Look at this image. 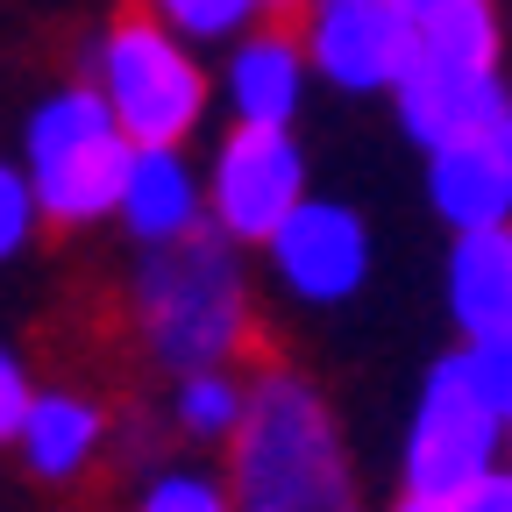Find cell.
<instances>
[{
    "mask_svg": "<svg viewBox=\"0 0 512 512\" xmlns=\"http://www.w3.org/2000/svg\"><path fill=\"white\" fill-rule=\"evenodd\" d=\"M228 491L235 512H356L342 427L299 370L249 377V413L228 441Z\"/></svg>",
    "mask_w": 512,
    "mask_h": 512,
    "instance_id": "6da1fadb",
    "label": "cell"
},
{
    "mask_svg": "<svg viewBox=\"0 0 512 512\" xmlns=\"http://www.w3.org/2000/svg\"><path fill=\"white\" fill-rule=\"evenodd\" d=\"M242 242H228L214 221L185 242L143 249L128 313L143 328V349L164 370H221L249 342V278H242Z\"/></svg>",
    "mask_w": 512,
    "mask_h": 512,
    "instance_id": "7a4b0ae2",
    "label": "cell"
},
{
    "mask_svg": "<svg viewBox=\"0 0 512 512\" xmlns=\"http://www.w3.org/2000/svg\"><path fill=\"white\" fill-rule=\"evenodd\" d=\"M136 157V136L121 128V114L107 107V93L86 86H57L29 107L22 128V171L43 200L50 228H93L121 207V178Z\"/></svg>",
    "mask_w": 512,
    "mask_h": 512,
    "instance_id": "3957f363",
    "label": "cell"
},
{
    "mask_svg": "<svg viewBox=\"0 0 512 512\" xmlns=\"http://www.w3.org/2000/svg\"><path fill=\"white\" fill-rule=\"evenodd\" d=\"M93 86L107 93V107L121 114V128L136 143H185L214 100V79H207L200 50H192V36L150 8L107 22L100 57H93Z\"/></svg>",
    "mask_w": 512,
    "mask_h": 512,
    "instance_id": "277c9868",
    "label": "cell"
},
{
    "mask_svg": "<svg viewBox=\"0 0 512 512\" xmlns=\"http://www.w3.org/2000/svg\"><path fill=\"white\" fill-rule=\"evenodd\" d=\"M505 420L470 392V377L456 370V356H441L420 384V406H413V427H406V456H399V477L413 498H463L477 477L498 470V448H505Z\"/></svg>",
    "mask_w": 512,
    "mask_h": 512,
    "instance_id": "5b68a950",
    "label": "cell"
},
{
    "mask_svg": "<svg viewBox=\"0 0 512 512\" xmlns=\"http://www.w3.org/2000/svg\"><path fill=\"white\" fill-rule=\"evenodd\" d=\"M306 200V157L292 143V128H228L214 164H207V207L228 242L264 249Z\"/></svg>",
    "mask_w": 512,
    "mask_h": 512,
    "instance_id": "8992f818",
    "label": "cell"
},
{
    "mask_svg": "<svg viewBox=\"0 0 512 512\" xmlns=\"http://www.w3.org/2000/svg\"><path fill=\"white\" fill-rule=\"evenodd\" d=\"M299 43L313 57V79L342 93H392L420 57V22L399 0H306Z\"/></svg>",
    "mask_w": 512,
    "mask_h": 512,
    "instance_id": "52a82bcc",
    "label": "cell"
},
{
    "mask_svg": "<svg viewBox=\"0 0 512 512\" xmlns=\"http://www.w3.org/2000/svg\"><path fill=\"white\" fill-rule=\"evenodd\" d=\"M264 264H271V278H278L292 299H306V306H342V299H356L363 278H370V228H363L356 207L313 200V192H306L299 214L264 242Z\"/></svg>",
    "mask_w": 512,
    "mask_h": 512,
    "instance_id": "ba28073f",
    "label": "cell"
},
{
    "mask_svg": "<svg viewBox=\"0 0 512 512\" xmlns=\"http://www.w3.org/2000/svg\"><path fill=\"white\" fill-rule=\"evenodd\" d=\"M392 107L406 121V136L434 157L448 143H477L512 114V93L498 72H477V64H441V57H413V72L392 86Z\"/></svg>",
    "mask_w": 512,
    "mask_h": 512,
    "instance_id": "9c48e42d",
    "label": "cell"
},
{
    "mask_svg": "<svg viewBox=\"0 0 512 512\" xmlns=\"http://www.w3.org/2000/svg\"><path fill=\"white\" fill-rule=\"evenodd\" d=\"M121 235H136V249H164L185 242L214 221L207 207V171L185 157V143H136L121 178V207H114Z\"/></svg>",
    "mask_w": 512,
    "mask_h": 512,
    "instance_id": "30bf717a",
    "label": "cell"
},
{
    "mask_svg": "<svg viewBox=\"0 0 512 512\" xmlns=\"http://www.w3.org/2000/svg\"><path fill=\"white\" fill-rule=\"evenodd\" d=\"M313 57L292 29H242L221 57V100L242 128H292L306 107Z\"/></svg>",
    "mask_w": 512,
    "mask_h": 512,
    "instance_id": "8fae6325",
    "label": "cell"
},
{
    "mask_svg": "<svg viewBox=\"0 0 512 512\" xmlns=\"http://www.w3.org/2000/svg\"><path fill=\"white\" fill-rule=\"evenodd\" d=\"M427 200L456 235L512 228V136L448 143L427 157Z\"/></svg>",
    "mask_w": 512,
    "mask_h": 512,
    "instance_id": "7c38bea8",
    "label": "cell"
},
{
    "mask_svg": "<svg viewBox=\"0 0 512 512\" xmlns=\"http://www.w3.org/2000/svg\"><path fill=\"white\" fill-rule=\"evenodd\" d=\"M441 285H448V320L463 328V342L512 335V228L456 235Z\"/></svg>",
    "mask_w": 512,
    "mask_h": 512,
    "instance_id": "4fadbf2b",
    "label": "cell"
},
{
    "mask_svg": "<svg viewBox=\"0 0 512 512\" xmlns=\"http://www.w3.org/2000/svg\"><path fill=\"white\" fill-rule=\"evenodd\" d=\"M22 463L36 477H79L93 463V448H100V406L79 399V392H36L29 420H22Z\"/></svg>",
    "mask_w": 512,
    "mask_h": 512,
    "instance_id": "5bb4252c",
    "label": "cell"
},
{
    "mask_svg": "<svg viewBox=\"0 0 512 512\" xmlns=\"http://www.w3.org/2000/svg\"><path fill=\"white\" fill-rule=\"evenodd\" d=\"M242 413H249V384L221 363V370H185L178 377V399H171V420L185 441H235L242 434Z\"/></svg>",
    "mask_w": 512,
    "mask_h": 512,
    "instance_id": "9a60e30c",
    "label": "cell"
},
{
    "mask_svg": "<svg viewBox=\"0 0 512 512\" xmlns=\"http://www.w3.org/2000/svg\"><path fill=\"white\" fill-rule=\"evenodd\" d=\"M420 57L498 72V15H491V0H448V8H434L420 22Z\"/></svg>",
    "mask_w": 512,
    "mask_h": 512,
    "instance_id": "2e32d148",
    "label": "cell"
},
{
    "mask_svg": "<svg viewBox=\"0 0 512 512\" xmlns=\"http://www.w3.org/2000/svg\"><path fill=\"white\" fill-rule=\"evenodd\" d=\"M150 15H164L171 29H185L192 43H235L271 0H143Z\"/></svg>",
    "mask_w": 512,
    "mask_h": 512,
    "instance_id": "e0dca14e",
    "label": "cell"
},
{
    "mask_svg": "<svg viewBox=\"0 0 512 512\" xmlns=\"http://www.w3.org/2000/svg\"><path fill=\"white\" fill-rule=\"evenodd\" d=\"M456 370L470 377V392L512 427V335H484V342H463L456 349Z\"/></svg>",
    "mask_w": 512,
    "mask_h": 512,
    "instance_id": "ac0fdd59",
    "label": "cell"
},
{
    "mask_svg": "<svg viewBox=\"0 0 512 512\" xmlns=\"http://www.w3.org/2000/svg\"><path fill=\"white\" fill-rule=\"evenodd\" d=\"M136 512H235V491L228 477H207V470H164L150 477Z\"/></svg>",
    "mask_w": 512,
    "mask_h": 512,
    "instance_id": "d6986e66",
    "label": "cell"
},
{
    "mask_svg": "<svg viewBox=\"0 0 512 512\" xmlns=\"http://www.w3.org/2000/svg\"><path fill=\"white\" fill-rule=\"evenodd\" d=\"M36 221H43V200L22 164H0V264H15V256L36 242Z\"/></svg>",
    "mask_w": 512,
    "mask_h": 512,
    "instance_id": "ffe728a7",
    "label": "cell"
},
{
    "mask_svg": "<svg viewBox=\"0 0 512 512\" xmlns=\"http://www.w3.org/2000/svg\"><path fill=\"white\" fill-rule=\"evenodd\" d=\"M29 406H36V384H29L22 356H15L8 342H0V441H15V434H22Z\"/></svg>",
    "mask_w": 512,
    "mask_h": 512,
    "instance_id": "44dd1931",
    "label": "cell"
},
{
    "mask_svg": "<svg viewBox=\"0 0 512 512\" xmlns=\"http://www.w3.org/2000/svg\"><path fill=\"white\" fill-rule=\"evenodd\" d=\"M448 512H512V470H491V477H477L463 498H448Z\"/></svg>",
    "mask_w": 512,
    "mask_h": 512,
    "instance_id": "7402d4cb",
    "label": "cell"
},
{
    "mask_svg": "<svg viewBox=\"0 0 512 512\" xmlns=\"http://www.w3.org/2000/svg\"><path fill=\"white\" fill-rule=\"evenodd\" d=\"M392 512H448V505H434V498H413V491H406V498H399Z\"/></svg>",
    "mask_w": 512,
    "mask_h": 512,
    "instance_id": "603a6c76",
    "label": "cell"
},
{
    "mask_svg": "<svg viewBox=\"0 0 512 512\" xmlns=\"http://www.w3.org/2000/svg\"><path fill=\"white\" fill-rule=\"evenodd\" d=\"M399 8H406V15H413V22H427V15H434V8H448V0H399Z\"/></svg>",
    "mask_w": 512,
    "mask_h": 512,
    "instance_id": "cb8c5ba5",
    "label": "cell"
},
{
    "mask_svg": "<svg viewBox=\"0 0 512 512\" xmlns=\"http://www.w3.org/2000/svg\"><path fill=\"white\" fill-rule=\"evenodd\" d=\"M271 8H285V0H271Z\"/></svg>",
    "mask_w": 512,
    "mask_h": 512,
    "instance_id": "d4e9b609",
    "label": "cell"
}]
</instances>
